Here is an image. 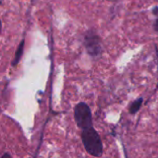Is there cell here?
I'll use <instances>...</instances> for the list:
<instances>
[{"label": "cell", "instance_id": "6da1fadb", "mask_svg": "<svg viewBox=\"0 0 158 158\" xmlns=\"http://www.w3.org/2000/svg\"><path fill=\"white\" fill-rule=\"evenodd\" d=\"M81 140L86 151L94 157H100L103 154V143L99 134L94 128L82 131Z\"/></svg>", "mask_w": 158, "mask_h": 158}, {"label": "cell", "instance_id": "7a4b0ae2", "mask_svg": "<svg viewBox=\"0 0 158 158\" xmlns=\"http://www.w3.org/2000/svg\"><path fill=\"white\" fill-rule=\"evenodd\" d=\"M74 118L78 127L82 131L93 128L92 112L87 104L80 103L75 106Z\"/></svg>", "mask_w": 158, "mask_h": 158}, {"label": "cell", "instance_id": "3957f363", "mask_svg": "<svg viewBox=\"0 0 158 158\" xmlns=\"http://www.w3.org/2000/svg\"><path fill=\"white\" fill-rule=\"evenodd\" d=\"M86 46L88 51L93 54V55H96L99 50H100V44L98 42V38L95 35H88L86 36Z\"/></svg>", "mask_w": 158, "mask_h": 158}, {"label": "cell", "instance_id": "277c9868", "mask_svg": "<svg viewBox=\"0 0 158 158\" xmlns=\"http://www.w3.org/2000/svg\"><path fill=\"white\" fill-rule=\"evenodd\" d=\"M142 103H143V99H142V98H141V99H138L137 101H135V102L132 104V106H131V109H130V112H131V114L137 112V111L139 110V108L141 107Z\"/></svg>", "mask_w": 158, "mask_h": 158}, {"label": "cell", "instance_id": "5b68a950", "mask_svg": "<svg viewBox=\"0 0 158 158\" xmlns=\"http://www.w3.org/2000/svg\"><path fill=\"white\" fill-rule=\"evenodd\" d=\"M1 158H11V156H9V154L6 153V154H4V155L2 156V157Z\"/></svg>", "mask_w": 158, "mask_h": 158}, {"label": "cell", "instance_id": "8992f818", "mask_svg": "<svg viewBox=\"0 0 158 158\" xmlns=\"http://www.w3.org/2000/svg\"><path fill=\"white\" fill-rule=\"evenodd\" d=\"M155 29H156V31H158V18L156 20V23H155Z\"/></svg>", "mask_w": 158, "mask_h": 158}]
</instances>
